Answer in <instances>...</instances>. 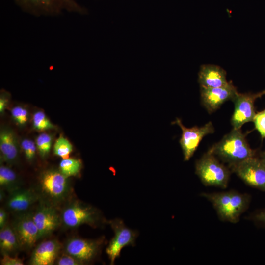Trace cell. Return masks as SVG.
I'll use <instances>...</instances> for the list:
<instances>
[{"label": "cell", "instance_id": "1", "mask_svg": "<svg viewBox=\"0 0 265 265\" xmlns=\"http://www.w3.org/2000/svg\"><path fill=\"white\" fill-rule=\"evenodd\" d=\"M227 163L229 166L255 156L241 129H233L208 151Z\"/></svg>", "mask_w": 265, "mask_h": 265}, {"label": "cell", "instance_id": "2", "mask_svg": "<svg viewBox=\"0 0 265 265\" xmlns=\"http://www.w3.org/2000/svg\"><path fill=\"white\" fill-rule=\"evenodd\" d=\"M202 196L212 203L221 220L234 223L239 221L240 215L246 210L250 202L248 195L233 191L203 193Z\"/></svg>", "mask_w": 265, "mask_h": 265}, {"label": "cell", "instance_id": "3", "mask_svg": "<svg viewBox=\"0 0 265 265\" xmlns=\"http://www.w3.org/2000/svg\"><path fill=\"white\" fill-rule=\"evenodd\" d=\"M38 194L44 202L54 206L64 202L71 192V184L59 170L48 169L39 176Z\"/></svg>", "mask_w": 265, "mask_h": 265}, {"label": "cell", "instance_id": "4", "mask_svg": "<svg viewBox=\"0 0 265 265\" xmlns=\"http://www.w3.org/2000/svg\"><path fill=\"white\" fill-rule=\"evenodd\" d=\"M60 217L61 224L68 229L84 224L97 227L105 221L97 209L79 200L69 202L63 209Z\"/></svg>", "mask_w": 265, "mask_h": 265}, {"label": "cell", "instance_id": "5", "mask_svg": "<svg viewBox=\"0 0 265 265\" xmlns=\"http://www.w3.org/2000/svg\"><path fill=\"white\" fill-rule=\"evenodd\" d=\"M195 173L205 186L225 188L230 171L216 156L207 152L196 162Z\"/></svg>", "mask_w": 265, "mask_h": 265}, {"label": "cell", "instance_id": "6", "mask_svg": "<svg viewBox=\"0 0 265 265\" xmlns=\"http://www.w3.org/2000/svg\"><path fill=\"white\" fill-rule=\"evenodd\" d=\"M25 11L35 16H55L63 11L85 14L87 10L75 0H14Z\"/></svg>", "mask_w": 265, "mask_h": 265}, {"label": "cell", "instance_id": "7", "mask_svg": "<svg viewBox=\"0 0 265 265\" xmlns=\"http://www.w3.org/2000/svg\"><path fill=\"white\" fill-rule=\"evenodd\" d=\"M114 231V237L111 239L106 248V253L110 265L120 257L122 249L127 246H135V240L139 235L137 230L131 229L126 226L123 221L116 218L108 221Z\"/></svg>", "mask_w": 265, "mask_h": 265}, {"label": "cell", "instance_id": "8", "mask_svg": "<svg viewBox=\"0 0 265 265\" xmlns=\"http://www.w3.org/2000/svg\"><path fill=\"white\" fill-rule=\"evenodd\" d=\"M172 124H177L182 130L179 143L185 161L189 160L193 156L200 142L205 136L214 132V128L211 121L201 127L195 126L191 128H187L183 124L180 118H176Z\"/></svg>", "mask_w": 265, "mask_h": 265}, {"label": "cell", "instance_id": "9", "mask_svg": "<svg viewBox=\"0 0 265 265\" xmlns=\"http://www.w3.org/2000/svg\"><path fill=\"white\" fill-rule=\"evenodd\" d=\"M105 241V237L95 239L72 238L65 242L64 252L71 255L82 265L90 263L99 254Z\"/></svg>", "mask_w": 265, "mask_h": 265}, {"label": "cell", "instance_id": "10", "mask_svg": "<svg viewBox=\"0 0 265 265\" xmlns=\"http://www.w3.org/2000/svg\"><path fill=\"white\" fill-rule=\"evenodd\" d=\"M265 94V90L257 93H238L232 101L234 110L231 119L233 129H241L246 123L253 122L256 114L254 104L255 101Z\"/></svg>", "mask_w": 265, "mask_h": 265}, {"label": "cell", "instance_id": "11", "mask_svg": "<svg viewBox=\"0 0 265 265\" xmlns=\"http://www.w3.org/2000/svg\"><path fill=\"white\" fill-rule=\"evenodd\" d=\"M246 184L265 192V165L256 156L229 167Z\"/></svg>", "mask_w": 265, "mask_h": 265}, {"label": "cell", "instance_id": "12", "mask_svg": "<svg viewBox=\"0 0 265 265\" xmlns=\"http://www.w3.org/2000/svg\"><path fill=\"white\" fill-rule=\"evenodd\" d=\"M200 87L201 104L210 114L217 110L226 102L232 101L238 93L232 81L219 87Z\"/></svg>", "mask_w": 265, "mask_h": 265}, {"label": "cell", "instance_id": "13", "mask_svg": "<svg viewBox=\"0 0 265 265\" xmlns=\"http://www.w3.org/2000/svg\"><path fill=\"white\" fill-rule=\"evenodd\" d=\"M20 248L29 249L39 239L38 231L33 218V212H22L15 219L12 226Z\"/></svg>", "mask_w": 265, "mask_h": 265}, {"label": "cell", "instance_id": "14", "mask_svg": "<svg viewBox=\"0 0 265 265\" xmlns=\"http://www.w3.org/2000/svg\"><path fill=\"white\" fill-rule=\"evenodd\" d=\"M54 207L44 201L33 212V218L38 231L39 239L51 234L61 224L60 215Z\"/></svg>", "mask_w": 265, "mask_h": 265}, {"label": "cell", "instance_id": "15", "mask_svg": "<svg viewBox=\"0 0 265 265\" xmlns=\"http://www.w3.org/2000/svg\"><path fill=\"white\" fill-rule=\"evenodd\" d=\"M61 248V244L56 239H50L42 242L32 252L29 264L31 265L54 264Z\"/></svg>", "mask_w": 265, "mask_h": 265}, {"label": "cell", "instance_id": "16", "mask_svg": "<svg viewBox=\"0 0 265 265\" xmlns=\"http://www.w3.org/2000/svg\"><path fill=\"white\" fill-rule=\"evenodd\" d=\"M227 73L220 66L213 64H203L200 66L198 81L200 86L219 87L226 85Z\"/></svg>", "mask_w": 265, "mask_h": 265}, {"label": "cell", "instance_id": "17", "mask_svg": "<svg viewBox=\"0 0 265 265\" xmlns=\"http://www.w3.org/2000/svg\"><path fill=\"white\" fill-rule=\"evenodd\" d=\"M40 198L37 192L32 188H18L11 192L7 201V207L11 211L23 212Z\"/></svg>", "mask_w": 265, "mask_h": 265}, {"label": "cell", "instance_id": "18", "mask_svg": "<svg viewBox=\"0 0 265 265\" xmlns=\"http://www.w3.org/2000/svg\"><path fill=\"white\" fill-rule=\"evenodd\" d=\"M0 150L2 160L9 164L18 159V148L14 132L8 128H3L0 132Z\"/></svg>", "mask_w": 265, "mask_h": 265}, {"label": "cell", "instance_id": "19", "mask_svg": "<svg viewBox=\"0 0 265 265\" xmlns=\"http://www.w3.org/2000/svg\"><path fill=\"white\" fill-rule=\"evenodd\" d=\"M0 248L2 254L16 251L20 246L16 235L12 228L6 224L0 231Z\"/></svg>", "mask_w": 265, "mask_h": 265}, {"label": "cell", "instance_id": "20", "mask_svg": "<svg viewBox=\"0 0 265 265\" xmlns=\"http://www.w3.org/2000/svg\"><path fill=\"white\" fill-rule=\"evenodd\" d=\"M0 186L1 189L10 192L20 188L18 177L15 172L4 165L0 167Z\"/></svg>", "mask_w": 265, "mask_h": 265}, {"label": "cell", "instance_id": "21", "mask_svg": "<svg viewBox=\"0 0 265 265\" xmlns=\"http://www.w3.org/2000/svg\"><path fill=\"white\" fill-rule=\"evenodd\" d=\"M82 167L81 161L79 159L67 158L62 159L59 165V171L67 177L78 175Z\"/></svg>", "mask_w": 265, "mask_h": 265}, {"label": "cell", "instance_id": "22", "mask_svg": "<svg viewBox=\"0 0 265 265\" xmlns=\"http://www.w3.org/2000/svg\"><path fill=\"white\" fill-rule=\"evenodd\" d=\"M73 150L71 143L66 138L60 136L53 146V152L55 155L62 159L69 158V156Z\"/></svg>", "mask_w": 265, "mask_h": 265}, {"label": "cell", "instance_id": "23", "mask_svg": "<svg viewBox=\"0 0 265 265\" xmlns=\"http://www.w3.org/2000/svg\"><path fill=\"white\" fill-rule=\"evenodd\" d=\"M52 144V137L46 133L39 134L36 139L37 149L42 158L46 157L49 153Z\"/></svg>", "mask_w": 265, "mask_h": 265}, {"label": "cell", "instance_id": "24", "mask_svg": "<svg viewBox=\"0 0 265 265\" xmlns=\"http://www.w3.org/2000/svg\"><path fill=\"white\" fill-rule=\"evenodd\" d=\"M32 122L34 128L38 131H45L54 128V125L42 111H38L33 114Z\"/></svg>", "mask_w": 265, "mask_h": 265}, {"label": "cell", "instance_id": "25", "mask_svg": "<svg viewBox=\"0 0 265 265\" xmlns=\"http://www.w3.org/2000/svg\"><path fill=\"white\" fill-rule=\"evenodd\" d=\"M21 145L26 159L29 162L32 161L36 155V143L32 140L26 138L22 140Z\"/></svg>", "mask_w": 265, "mask_h": 265}, {"label": "cell", "instance_id": "26", "mask_svg": "<svg viewBox=\"0 0 265 265\" xmlns=\"http://www.w3.org/2000/svg\"><path fill=\"white\" fill-rule=\"evenodd\" d=\"M11 114L14 120L19 125H24L27 121L28 112L22 106L14 107L11 110Z\"/></svg>", "mask_w": 265, "mask_h": 265}, {"label": "cell", "instance_id": "27", "mask_svg": "<svg viewBox=\"0 0 265 265\" xmlns=\"http://www.w3.org/2000/svg\"><path fill=\"white\" fill-rule=\"evenodd\" d=\"M253 122L261 137L265 138V109L256 113Z\"/></svg>", "mask_w": 265, "mask_h": 265}, {"label": "cell", "instance_id": "28", "mask_svg": "<svg viewBox=\"0 0 265 265\" xmlns=\"http://www.w3.org/2000/svg\"><path fill=\"white\" fill-rule=\"evenodd\" d=\"M54 264L57 265H82L77 259L64 252L61 256L57 258Z\"/></svg>", "mask_w": 265, "mask_h": 265}, {"label": "cell", "instance_id": "29", "mask_svg": "<svg viewBox=\"0 0 265 265\" xmlns=\"http://www.w3.org/2000/svg\"><path fill=\"white\" fill-rule=\"evenodd\" d=\"M1 265H23L24 263L22 259L18 257H13L8 254H2L0 260Z\"/></svg>", "mask_w": 265, "mask_h": 265}, {"label": "cell", "instance_id": "30", "mask_svg": "<svg viewBox=\"0 0 265 265\" xmlns=\"http://www.w3.org/2000/svg\"><path fill=\"white\" fill-rule=\"evenodd\" d=\"M7 214L4 210L2 208L0 209V228H2L6 224Z\"/></svg>", "mask_w": 265, "mask_h": 265}, {"label": "cell", "instance_id": "31", "mask_svg": "<svg viewBox=\"0 0 265 265\" xmlns=\"http://www.w3.org/2000/svg\"><path fill=\"white\" fill-rule=\"evenodd\" d=\"M8 99L5 94H2L0 98V112L2 113L8 103Z\"/></svg>", "mask_w": 265, "mask_h": 265}, {"label": "cell", "instance_id": "32", "mask_svg": "<svg viewBox=\"0 0 265 265\" xmlns=\"http://www.w3.org/2000/svg\"><path fill=\"white\" fill-rule=\"evenodd\" d=\"M254 219L265 226V209L256 214Z\"/></svg>", "mask_w": 265, "mask_h": 265}, {"label": "cell", "instance_id": "33", "mask_svg": "<svg viewBox=\"0 0 265 265\" xmlns=\"http://www.w3.org/2000/svg\"><path fill=\"white\" fill-rule=\"evenodd\" d=\"M259 158L265 165V150L260 153Z\"/></svg>", "mask_w": 265, "mask_h": 265}, {"label": "cell", "instance_id": "34", "mask_svg": "<svg viewBox=\"0 0 265 265\" xmlns=\"http://www.w3.org/2000/svg\"><path fill=\"white\" fill-rule=\"evenodd\" d=\"M4 197V193H3V191H1V190H0V201H2Z\"/></svg>", "mask_w": 265, "mask_h": 265}]
</instances>
